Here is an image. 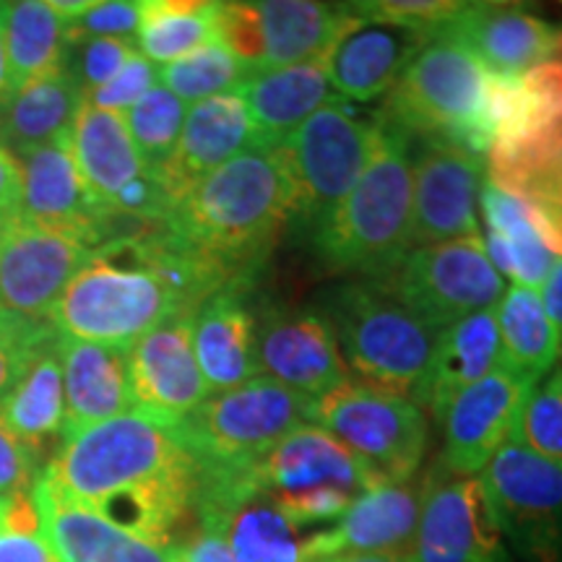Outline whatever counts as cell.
<instances>
[{"label":"cell","instance_id":"6da1fadb","mask_svg":"<svg viewBox=\"0 0 562 562\" xmlns=\"http://www.w3.org/2000/svg\"><path fill=\"white\" fill-rule=\"evenodd\" d=\"M42 476L68 501L154 542H172L199 490V463L178 427L140 412L66 435Z\"/></svg>","mask_w":562,"mask_h":562},{"label":"cell","instance_id":"7a4b0ae2","mask_svg":"<svg viewBox=\"0 0 562 562\" xmlns=\"http://www.w3.org/2000/svg\"><path fill=\"white\" fill-rule=\"evenodd\" d=\"M245 284L161 224L110 237L70 279L50 315L55 334L131 349L165 321L193 313L211 294Z\"/></svg>","mask_w":562,"mask_h":562},{"label":"cell","instance_id":"3957f363","mask_svg":"<svg viewBox=\"0 0 562 562\" xmlns=\"http://www.w3.org/2000/svg\"><path fill=\"white\" fill-rule=\"evenodd\" d=\"M292 222V188L273 146L229 159L206 175L161 222L175 240L248 281Z\"/></svg>","mask_w":562,"mask_h":562},{"label":"cell","instance_id":"277c9868","mask_svg":"<svg viewBox=\"0 0 562 562\" xmlns=\"http://www.w3.org/2000/svg\"><path fill=\"white\" fill-rule=\"evenodd\" d=\"M381 138L368 170L357 180L341 206L313 232V245L323 266L360 279H385L414 250L412 136L393 125L383 112Z\"/></svg>","mask_w":562,"mask_h":562},{"label":"cell","instance_id":"5b68a950","mask_svg":"<svg viewBox=\"0 0 562 562\" xmlns=\"http://www.w3.org/2000/svg\"><path fill=\"white\" fill-rule=\"evenodd\" d=\"M487 180L529 211L533 229L562 258V32L550 58L521 76V97L484 157Z\"/></svg>","mask_w":562,"mask_h":562},{"label":"cell","instance_id":"8992f818","mask_svg":"<svg viewBox=\"0 0 562 562\" xmlns=\"http://www.w3.org/2000/svg\"><path fill=\"white\" fill-rule=\"evenodd\" d=\"M323 315L355 381L414 402L440 334L404 305L385 279L344 281L328 294Z\"/></svg>","mask_w":562,"mask_h":562},{"label":"cell","instance_id":"52a82bcc","mask_svg":"<svg viewBox=\"0 0 562 562\" xmlns=\"http://www.w3.org/2000/svg\"><path fill=\"white\" fill-rule=\"evenodd\" d=\"M490 79V70L461 42L432 34L385 97L383 115L422 144L442 140L487 157Z\"/></svg>","mask_w":562,"mask_h":562},{"label":"cell","instance_id":"ba28073f","mask_svg":"<svg viewBox=\"0 0 562 562\" xmlns=\"http://www.w3.org/2000/svg\"><path fill=\"white\" fill-rule=\"evenodd\" d=\"M381 121L357 117L336 100L307 117L277 146L292 188V222L321 229L368 170Z\"/></svg>","mask_w":562,"mask_h":562},{"label":"cell","instance_id":"9c48e42d","mask_svg":"<svg viewBox=\"0 0 562 562\" xmlns=\"http://www.w3.org/2000/svg\"><path fill=\"white\" fill-rule=\"evenodd\" d=\"M302 425H311V398L258 375L211 393L175 427L199 469H240L261 461Z\"/></svg>","mask_w":562,"mask_h":562},{"label":"cell","instance_id":"30bf717a","mask_svg":"<svg viewBox=\"0 0 562 562\" xmlns=\"http://www.w3.org/2000/svg\"><path fill=\"white\" fill-rule=\"evenodd\" d=\"M311 425L349 448L375 487L414 480L427 451L425 412L404 393L372 389L355 378L311 402Z\"/></svg>","mask_w":562,"mask_h":562},{"label":"cell","instance_id":"8fae6325","mask_svg":"<svg viewBox=\"0 0 562 562\" xmlns=\"http://www.w3.org/2000/svg\"><path fill=\"white\" fill-rule=\"evenodd\" d=\"M256 480L297 529L339 521L368 490H375L360 461L331 432L302 425L261 461Z\"/></svg>","mask_w":562,"mask_h":562},{"label":"cell","instance_id":"7c38bea8","mask_svg":"<svg viewBox=\"0 0 562 562\" xmlns=\"http://www.w3.org/2000/svg\"><path fill=\"white\" fill-rule=\"evenodd\" d=\"M385 284L435 331L482 311H495L508 290L484 250L482 235L419 245L385 277Z\"/></svg>","mask_w":562,"mask_h":562},{"label":"cell","instance_id":"4fadbf2b","mask_svg":"<svg viewBox=\"0 0 562 562\" xmlns=\"http://www.w3.org/2000/svg\"><path fill=\"white\" fill-rule=\"evenodd\" d=\"M70 149L94 206L108 222L161 224L170 203L133 144L125 117L83 102L70 128Z\"/></svg>","mask_w":562,"mask_h":562},{"label":"cell","instance_id":"5bb4252c","mask_svg":"<svg viewBox=\"0 0 562 562\" xmlns=\"http://www.w3.org/2000/svg\"><path fill=\"white\" fill-rule=\"evenodd\" d=\"M476 480L505 542L526 562H562V467L508 440Z\"/></svg>","mask_w":562,"mask_h":562},{"label":"cell","instance_id":"9a60e30c","mask_svg":"<svg viewBox=\"0 0 562 562\" xmlns=\"http://www.w3.org/2000/svg\"><path fill=\"white\" fill-rule=\"evenodd\" d=\"M347 19L344 5L258 0L216 5V40L250 74L318 60Z\"/></svg>","mask_w":562,"mask_h":562},{"label":"cell","instance_id":"2e32d148","mask_svg":"<svg viewBox=\"0 0 562 562\" xmlns=\"http://www.w3.org/2000/svg\"><path fill=\"white\" fill-rule=\"evenodd\" d=\"M195 513L203 529L222 533L235 562H307L305 539L256 480V463L199 469Z\"/></svg>","mask_w":562,"mask_h":562},{"label":"cell","instance_id":"e0dca14e","mask_svg":"<svg viewBox=\"0 0 562 562\" xmlns=\"http://www.w3.org/2000/svg\"><path fill=\"white\" fill-rule=\"evenodd\" d=\"M412 562H510L505 537L476 476L435 467L425 476V501Z\"/></svg>","mask_w":562,"mask_h":562},{"label":"cell","instance_id":"ac0fdd59","mask_svg":"<svg viewBox=\"0 0 562 562\" xmlns=\"http://www.w3.org/2000/svg\"><path fill=\"white\" fill-rule=\"evenodd\" d=\"M484 157L442 140H425L414 154L412 243L438 245L482 235L480 193Z\"/></svg>","mask_w":562,"mask_h":562},{"label":"cell","instance_id":"d6986e66","mask_svg":"<svg viewBox=\"0 0 562 562\" xmlns=\"http://www.w3.org/2000/svg\"><path fill=\"white\" fill-rule=\"evenodd\" d=\"M91 252L94 245L81 237L19 222L0 252V311L50 323L60 294Z\"/></svg>","mask_w":562,"mask_h":562},{"label":"cell","instance_id":"ffe728a7","mask_svg":"<svg viewBox=\"0 0 562 562\" xmlns=\"http://www.w3.org/2000/svg\"><path fill=\"white\" fill-rule=\"evenodd\" d=\"M193 315H175L128 349L133 412L180 425L211 396L195 360Z\"/></svg>","mask_w":562,"mask_h":562},{"label":"cell","instance_id":"44dd1931","mask_svg":"<svg viewBox=\"0 0 562 562\" xmlns=\"http://www.w3.org/2000/svg\"><path fill=\"white\" fill-rule=\"evenodd\" d=\"M537 381L501 364L463 389L442 412V467L456 476H480L510 440L521 406Z\"/></svg>","mask_w":562,"mask_h":562},{"label":"cell","instance_id":"7402d4cb","mask_svg":"<svg viewBox=\"0 0 562 562\" xmlns=\"http://www.w3.org/2000/svg\"><path fill=\"white\" fill-rule=\"evenodd\" d=\"M427 40V34L406 26L360 19L347 11L318 63L339 100L372 102L391 94Z\"/></svg>","mask_w":562,"mask_h":562},{"label":"cell","instance_id":"603a6c76","mask_svg":"<svg viewBox=\"0 0 562 562\" xmlns=\"http://www.w3.org/2000/svg\"><path fill=\"white\" fill-rule=\"evenodd\" d=\"M425 501V480L368 490L328 529L305 537L307 562L344 554H393L412 560Z\"/></svg>","mask_w":562,"mask_h":562},{"label":"cell","instance_id":"cb8c5ba5","mask_svg":"<svg viewBox=\"0 0 562 562\" xmlns=\"http://www.w3.org/2000/svg\"><path fill=\"white\" fill-rule=\"evenodd\" d=\"M258 368L261 375L300 396H326L349 381L331 323L315 311H279L258 323Z\"/></svg>","mask_w":562,"mask_h":562},{"label":"cell","instance_id":"d4e9b609","mask_svg":"<svg viewBox=\"0 0 562 562\" xmlns=\"http://www.w3.org/2000/svg\"><path fill=\"white\" fill-rule=\"evenodd\" d=\"M266 146L258 136L250 112L237 91L211 97L188 108L186 123L172 157L157 172V182L170 211L193 191L199 182L240 154Z\"/></svg>","mask_w":562,"mask_h":562},{"label":"cell","instance_id":"484cf974","mask_svg":"<svg viewBox=\"0 0 562 562\" xmlns=\"http://www.w3.org/2000/svg\"><path fill=\"white\" fill-rule=\"evenodd\" d=\"M21 222L68 232L94 248L108 243V220L97 211L70 149V133L21 157Z\"/></svg>","mask_w":562,"mask_h":562},{"label":"cell","instance_id":"4316f807","mask_svg":"<svg viewBox=\"0 0 562 562\" xmlns=\"http://www.w3.org/2000/svg\"><path fill=\"white\" fill-rule=\"evenodd\" d=\"M435 34L461 42L490 74L510 79L550 58L560 37L542 16L510 3H463Z\"/></svg>","mask_w":562,"mask_h":562},{"label":"cell","instance_id":"83f0119b","mask_svg":"<svg viewBox=\"0 0 562 562\" xmlns=\"http://www.w3.org/2000/svg\"><path fill=\"white\" fill-rule=\"evenodd\" d=\"M42 533L60 562H180L175 542H154L68 501L45 476L32 487Z\"/></svg>","mask_w":562,"mask_h":562},{"label":"cell","instance_id":"f1b7e54d","mask_svg":"<svg viewBox=\"0 0 562 562\" xmlns=\"http://www.w3.org/2000/svg\"><path fill=\"white\" fill-rule=\"evenodd\" d=\"M66 393V435L133 412L128 349L55 336Z\"/></svg>","mask_w":562,"mask_h":562},{"label":"cell","instance_id":"f546056e","mask_svg":"<svg viewBox=\"0 0 562 562\" xmlns=\"http://www.w3.org/2000/svg\"><path fill=\"white\" fill-rule=\"evenodd\" d=\"M243 286L211 294L193 315V349L209 393L229 391L261 375L258 321Z\"/></svg>","mask_w":562,"mask_h":562},{"label":"cell","instance_id":"4dcf8cb0","mask_svg":"<svg viewBox=\"0 0 562 562\" xmlns=\"http://www.w3.org/2000/svg\"><path fill=\"white\" fill-rule=\"evenodd\" d=\"M503 364L495 311H482L442 328L425 381L414 393V404L440 422L448 404Z\"/></svg>","mask_w":562,"mask_h":562},{"label":"cell","instance_id":"1f68e13d","mask_svg":"<svg viewBox=\"0 0 562 562\" xmlns=\"http://www.w3.org/2000/svg\"><path fill=\"white\" fill-rule=\"evenodd\" d=\"M237 94L243 97L258 136L273 149L307 117L339 100L318 60L290 68L258 70L243 83Z\"/></svg>","mask_w":562,"mask_h":562},{"label":"cell","instance_id":"d6a6232c","mask_svg":"<svg viewBox=\"0 0 562 562\" xmlns=\"http://www.w3.org/2000/svg\"><path fill=\"white\" fill-rule=\"evenodd\" d=\"M480 214L484 220L482 243L492 266L508 284L539 290L558 258L533 229L529 211L513 195L503 193L484 178L480 193Z\"/></svg>","mask_w":562,"mask_h":562},{"label":"cell","instance_id":"836d02e7","mask_svg":"<svg viewBox=\"0 0 562 562\" xmlns=\"http://www.w3.org/2000/svg\"><path fill=\"white\" fill-rule=\"evenodd\" d=\"M83 104L81 89L68 70L19 89L0 110V146L24 157L40 146L68 136Z\"/></svg>","mask_w":562,"mask_h":562},{"label":"cell","instance_id":"e575fe53","mask_svg":"<svg viewBox=\"0 0 562 562\" xmlns=\"http://www.w3.org/2000/svg\"><path fill=\"white\" fill-rule=\"evenodd\" d=\"M495 321L505 368L521 372L531 381H539L558 368L562 339L539 290L508 284L495 307Z\"/></svg>","mask_w":562,"mask_h":562},{"label":"cell","instance_id":"d590c367","mask_svg":"<svg viewBox=\"0 0 562 562\" xmlns=\"http://www.w3.org/2000/svg\"><path fill=\"white\" fill-rule=\"evenodd\" d=\"M55 336L34 355L16 389L0 406V419L34 453L50 438L63 435L66 427V393Z\"/></svg>","mask_w":562,"mask_h":562},{"label":"cell","instance_id":"8d00e7d4","mask_svg":"<svg viewBox=\"0 0 562 562\" xmlns=\"http://www.w3.org/2000/svg\"><path fill=\"white\" fill-rule=\"evenodd\" d=\"M5 47H9L13 89L32 87L66 70L68 24L47 0H19L5 11Z\"/></svg>","mask_w":562,"mask_h":562},{"label":"cell","instance_id":"74e56055","mask_svg":"<svg viewBox=\"0 0 562 562\" xmlns=\"http://www.w3.org/2000/svg\"><path fill=\"white\" fill-rule=\"evenodd\" d=\"M216 5L206 0H140L136 50L167 66L216 40Z\"/></svg>","mask_w":562,"mask_h":562},{"label":"cell","instance_id":"f35d334b","mask_svg":"<svg viewBox=\"0 0 562 562\" xmlns=\"http://www.w3.org/2000/svg\"><path fill=\"white\" fill-rule=\"evenodd\" d=\"M250 76V70L220 40L159 68V83L170 89L182 104H199L211 97L240 91Z\"/></svg>","mask_w":562,"mask_h":562},{"label":"cell","instance_id":"ab89813d","mask_svg":"<svg viewBox=\"0 0 562 562\" xmlns=\"http://www.w3.org/2000/svg\"><path fill=\"white\" fill-rule=\"evenodd\" d=\"M188 104H182L170 89L157 83L149 94H144L125 112V125L136 144L140 159L157 175L178 146L182 123H186Z\"/></svg>","mask_w":562,"mask_h":562},{"label":"cell","instance_id":"60d3db41","mask_svg":"<svg viewBox=\"0 0 562 562\" xmlns=\"http://www.w3.org/2000/svg\"><path fill=\"white\" fill-rule=\"evenodd\" d=\"M510 440L562 467V368L531 385Z\"/></svg>","mask_w":562,"mask_h":562},{"label":"cell","instance_id":"b9f144b4","mask_svg":"<svg viewBox=\"0 0 562 562\" xmlns=\"http://www.w3.org/2000/svg\"><path fill=\"white\" fill-rule=\"evenodd\" d=\"M55 336L53 323L24 321L0 311V406L16 389L34 355Z\"/></svg>","mask_w":562,"mask_h":562},{"label":"cell","instance_id":"7bdbcfd3","mask_svg":"<svg viewBox=\"0 0 562 562\" xmlns=\"http://www.w3.org/2000/svg\"><path fill=\"white\" fill-rule=\"evenodd\" d=\"M68 45H74L76 50H68L66 70L70 74V79L76 81V87L81 89L83 97H89L91 91H97L115 79L117 70L136 53V42L133 40L89 37L68 42Z\"/></svg>","mask_w":562,"mask_h":562},{"label":"cell","instance_id":"ee69618b","mask_svg":"<svg viewBox=\"0 0 562 562\" xmlns=\"http://www.w3.org/2000/svg\"><path fill=\"white\" fill-rule=\"evenodd\" d=\"M461 5L463 3H453V0H370V3H351L347 11L360 19L406 26V30L432 37L461 11Z\"/></svg>","mask_w":562,"mask_h":562},{"label":"cell","instance_id":"f6af8a7d","mask_svg":"<svg viewBox=\"0 0 562 562\" xmlns=\"http://www.w3.org/2000/svg\"><path fill=\"white\" fill-rule=\"evenodd\" d=\"M159 83V66H154L151 60H146L138 50L131 55V60L117 70V76L112 81L104 83L97 91H91L89 97H83V102L91 108L117 112L125 115L140 97L149 94V91Z\"/></svg>","mask_w":562,"mask_h":562},{"label":"cell","instance_id":"bcb514c9","mask_svg":"<svg viewBox=\"0 0 562 562\" xmlns=\"http://www.w3.org/2000/svg\"><path fill=\"white\" fill-rule=\"evenodd\" d=\"M140 0H94V5L68 24V42L89 37L131 40L138 32Z\"/></svg>","mask_w":562,"mask_h":562},{"label":"cell","instance_id":"7dc6e473","mask_svg":"<svg viewBox=\"0 0 562 562\" xmlns=\"http://www.w3.org/2000/svg\"><path fill=\"white\" fill-rule=\"evenodd\" d=\"M37 453L0 419V495H24L37 482Z\"/></svg>","mask_w":562,"mask_h":562},{"label":"cell","instance_id":"c3c4849f","mask_svg":"<svg viewBox=\"0 0 562 562\" xmlns=\"http://www.w3.org/2000/svg\"><path fill=\"white\" fill-rule=\"evenodd\" d=\"M0 562H60L42 531L0 529Z\"/></svg>","mask_w":562,"mask_h":562},{"label":"cell","instance_id":"681fc988","mask_svg":"<svg viewBox=\"0 0 562 562\" xmlns=\"http://www.w3.org/2000/svg\"><path fill=\"white\" fill-rule=\"evenodd\" d=\"M175 550H178L180 562H235L222 533L203 529V526H199V531L186 542L175 544Z\"/></svg>","mask_w":562,"mask_h":562},{"label":"cell","instance_id":"f907efd6","mask_svg":"<svg viewBox=\"0 0 562 562\" xmlns=\"http://www.w3.org/2000/svg\"><path fill=\"white\" fill-rule=\"evenodd\" d=\"M21 159L0 146V209L19 211Z\"/></svg>","mask_w":562,"mask_h":562},{"label":"cell","instance_id":"816d5d0a","mask_svg":"<svg viewBox=\"0 0 562 562\" xmlns=\"http://www.w3.org/2000/svg\"><path fill=\"white\" fill-rule=\"evenodd\" d=\"M539 294H542L547 313H550L554 328H558L562 339V258L554 261L550 273H547V279L542 281V286H539Z\"/></svg>","mask_w":562,"mask_h":562},{"label":"cell","instance_id":"f5cc1de1","mask_svg":"<svg viewBox=\"0 0 562 562\" xmlns=\"http://www.w3.org/2000/svg\"><path fill=\"white\" fill-rule=\"evenodd\" d=\"M5 11H9V3L0 11V110L5 108L16 94L11 79V63H9V47H5Z\"/></svg>","mask_w":562,"mask_h":562},{"label":"cell","instance_id":"db71d44e","mask_svg":"<svg viewBox=\"0 0 562 562\" xmlns=\"http://www.w3.org/2000/svg\"><path fill=\"white\" fill-rule=\"evenodd\" d=\"M19 222H21L19 211H3V209H0V252H3L5 243H9V237L13 235V229H16Z\"/></svg>","mask_w":562,"mask_h":562},{"label":"cell","instance_id":"11a10c76","mask_svg":"<svg viewBox=\"0 0 562 562\" xmlns=\"http://www.w3.org/2000/svg\"><path fill=\"white\" fill-rule=\"evenodd\" d=\"M321 562H412V560L393 558V554H344V558H331Z\"/></svg>","mask_w":562,"mask_h":562},{"label":"cell","instance_id":"9f6ffc18","mask_svg":"<svg viewBox=\"0 0 562 562\" xmlns=\"http://www.w3.org/2000/svg\"><path fill=\"white\" fill-rule=\"evenodd\" d=\"M9 503H11V495H0V529L5 526V513H9Z\"/></svg>","mask_w":562,"mask_h":562},{"label":"cell","instance_id":"6f0895ef","mask_svg":"<svg viewBox=\"0 0 562 562\" xmlns=\"http://www.w3.org/2000/svg\"><path fill=\"white\" fill-rule=\"evenodd\" d=\"M3 5H5V3H0V11H3Z\"/></svg>","mask_w":562,"mask_h":562}]
</instances>
